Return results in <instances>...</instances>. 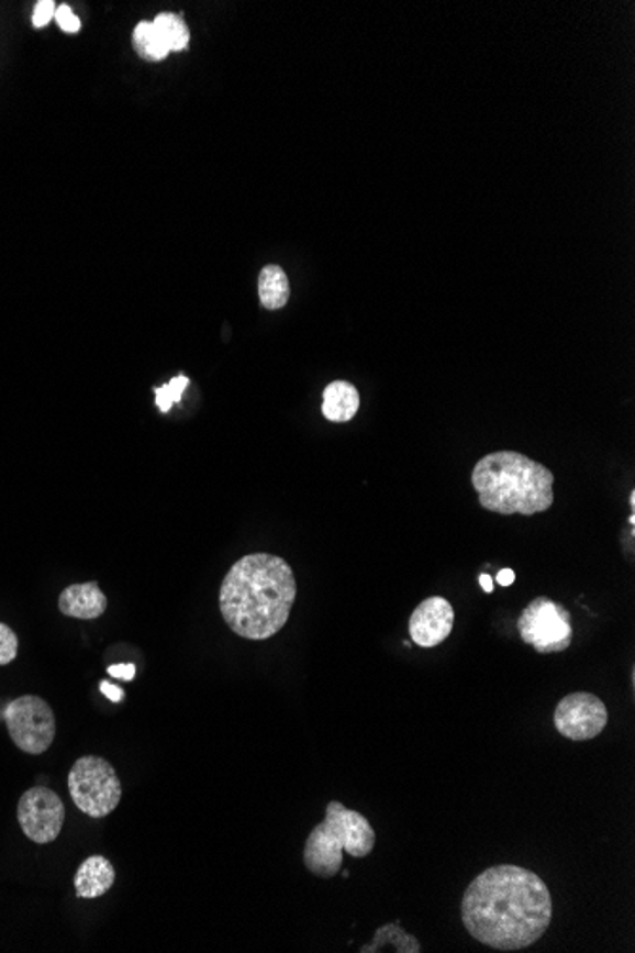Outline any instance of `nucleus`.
<instances>
[{
  "label": "nucleus",
  "mask_w": 635,
  "mask_h": 953,
  "mask_svg": "<svg viewBox=\"0 0 635 953\" xmlns=\"http://www.w3.org/2000/svg\"><path fill=\"white\" fill-rule=\"evenodd\" d=\"M468 934L486 946L517 952L543 939L552 923V895L535 872L501 864L472 879L460 902Z\"/></svg>",
  "instance_id": "obj_1"
},
{
  "label": "nucleus",
  "mask_w": 635,
  "mask_h": 953,
  "mask_svg": "<svg viewBox=\"0 0 635 953\" xmlns=\"http://www.w3.org/2000/svg\"><path fill=\"white\" fill-rule=\"evenodd\" d=\"M455 609L442 596H432L421 601L410 617L411 640L424 650L444 643L453 632Z\"/></svg>",
  "instance_id": "obj_10"
},
{
  "label": "nucleus",
  "mask_w": 635,
  "mask_h": 953,
  "mask_svg": "<svg viewBox=\"0 0 635 953\" xmlns=\"http://www.w3.org/2000/svg\"><path fill=\"white\" fill-rule=\"evenodd\" d=\"M109 674H111V676H116V678H124L130 681V679H134L135 666L134 664H126V666H111V668H109Z\"/></svg>",
  "instance_id": "obj_22"
},
{
  "label": "nucleus",
  "mask_w": 635,
  "mask_h": 953,
  "mask_svg": "<svg viewBox=\"0 0 635 953\" xmlns=\"http://www.w3.org/2000/svg\"><path fill=\"white\" fill-rule=\"evenodd\" d=\"M8 734L18 749L41 756L56 739V716L46 700L36 695H23L4 710Z\"/></svg>",
  "instance_id": "obj_7"
},
{
  "label": "nucleus",
  "mask_w": 635,
  "mask_h": 953,
  "mask_svg": "<svg viewBox=\"0 0 635 953\" xmlns=\"http://www.w3.org/2000/svg\"><path fill=\"white\" fill-rule=\"evenodd\" d=\"M57 606L65 617L93 621L105 613L109 601L105 594L101 592L98 583L90 580V583H80L65 588L64 592L59 594Z\"/></svg>",
  "instance_id": "obj_11"
},
{
  "label": "nucleus",
  "mask_w": 635,
  "mask_h": 953,
  "mask_svg": "<svg viewBox=\"0 0 635 953\" xmlns=\"http://www.w3.org/2000/svg\"><path fill=\"white\" fill-rule=\"evenodd\" d=\"M375 843L377 833L369 820L333 799L325 807V819L304 841V866L312 876L332 879L343 868V851L353 858H366L374 853Z\"/></svg>",
  "instance_id": "obj_4"
},
{
  "label": "nucleus",
  "mask_w": 635,
  "mask_h": 953,
  "mask_svg": "<svg viewBox=\"0 0 635 953\" xmlns=\"http://www.w3.org/2000/svg\"><path fill=\"white\" fill-rule=\"evenodd\" d=\"M480 583L481 588H483L486 592H493V580H491V577H489V575H486V573H483V575H480Z\"/></svg>",
  "instance_id": "obj_25"
},
{
  "label": "nucleus",
  "mask_w": 635,
  "mask_h": 953,
  "mask_svg": "<svg viewBox=\"0 0 635 953\" xmlns=\"http://www.w3.org/2000/svg\"><path fill=\"white\" fill-rule=\"evenodd\" d=\"M189 383H191L189 381V377L177 375V377H174L168 385H164L160 389H155L156 406H158V410L168 413V411L174 408V403L181 400V396H183L185 389L189 387Z\"/></svg>",
  "instance_id": "obj_18"
},
{
  "label": "nucleus",
  "mask_w": 635,
  "mask_h": 953,
  "mask_svg": "<svg viewBox=\"0 0 635 953\" xmlns=\"http://www.w3.org/2000/svg\"><path fill=\"white\" fill-rule=\"evenodd\" d=\"M517 632L523 642L541 655L569 650L572 643L571 613L550 598H535L517 617Z\"/></svg>",
  "instance_id": "obj_6"
},
{
  "label": "nucleus",
  "mask_w": 635,
  "mask_h": 953,
  "mask_svg": "<svg viewBox=\"0 0 635 953\" xmlns=\"http://www.w3.org/2000/svg\"><path fill=\"white\" fill-rule=\"evenodd\" d=\"M134 48L147 62H160L170 52L164 46L153 22H142L134 29Z\"/></svg>",
  "instance_id": "obj_17"
},
{
  "label": "nucleus",
  "mask_w": 635,
  "mask_h": 953,
  "mask_svg": "<svg viewBox=\"0 0 635 953\" xmlns=\"http://www.w3.org/2000/svg\"><path fill=\"white\" fill-rule=\"evenodd\" d=\"M18 650H20V642L14 630L0 622V666H7L15 661Z\"/></svg>",
  "instance_id": "obj_19"
},
{
  "label": "nucleus",
  "mask_w": 635,
  "mask_h": 953,
  "mask_svg": "<svg viewBox=\"0 0 635 953\" xmlns=\"http://www.w3.org/2000/svg\"><path fill=\"white\" fill-rule=\"evenodd\" d=\"M385 942H390V944H394L396 952H421V944H419V940L413 939L411 934H408V932L403 931L402 927L398 926V923H389V926L381 927L379 931L375 932L374 942H371L369 946L364 948V950H361V953L381 952V948Z\"/></svg>",
  "instance_id": "obj_16"
},
{
  "label": "nucleus",
  "mask_w": 635,
  "mask_h": 953,
  "mask_svg": "<svg viewBox=\"0 0 635 953\" xmlns=\"http://www.w3.org/2000/svg\"><path fill=\"white\" fill-rule=\"evenodd\" d=\"M116 872L109 858L101 855L88 856L75 874V890L78 898L103 897L113 887Z\"/></svg>",
  "instance_id": "obj_12"
},
{
  "label": "nucleus",
  "mask_w": 635,
  "mask_h": 953,
  "mask_svg": "<svg viewBox=\"0 0 635 953\" xmlns=\"http://www.w3.org/2000/svg\"><path fill=\"white\" fill-rule=\"evenodd\" d=\"M56 2H52V0H41L35 8V14H33V25L36 29L46 27L52 20H54V15H56Z\"/></svg>",
  "instance_id": "obj_21"
},
{
  "label": "nucleus",
  "mask_w": 635,
  "mask_h": 953,
  "mask_svg": "<svg viewBox=\"0 0 635 953\" xmlns=\"http://www.w3.org/2000/svg\"><path fill=\"white\" fill-rule=\"evenodd\" d=\"M514 580L515 573L512 572V569H509V567H506V569H502V572H499V575H497V583H499V585H502V587H510V585H512Z\"/></svg>",
  "instance_id": "obj_24"
},
{
  "label": "nucleus",
  "mask_w": 635,
  "mask_h": 953,
  "mask_svg": "<svg viewBox=\"0 0 635 953\" xmlns=\"http://www.w3.org/2000/svg\"><path fill=\"white\" fill-rule=\"evenodd\" d=\"M101 689L105 692L109 699L114 700V702H119V700L124 699V692L119 689V687H114L111 684H101Z\"/></svg>",
  "instance_id": "obj_23"
},
{
  "label": "nucleus",
  "mask_w": 635,
  "mask_h": 953,
  "mask_svg": "<svg viewBox=\"0 0 635 953\" xmlns=\"http://www.w3.org/2000/svg\"><path fill=\"white\" fill-rule=\"evenodd\" d=\"M54 18H56L59 29L65 31V33H78L80 31V20H78L77 15L73 14L71 8L67 7V4L57 7Z\"/></svg>",
  "instance_id": "obj_20"
},
{
  "label": "nucleus",
  "mask_w": 635,
  "mask_h": 953,
  "mask_svg": "<svg viewBox=\"0 0 635 953\" xmlns=\"http://www.w3.org/2000/svg\"><path fill=\"white\" fill-rule=\"evenodd\" d=\"M259 301L267 311H278L290 299V280L282 267L267 265L257 280Z\"/></svg>",
  "instance_id": "obj_14"
},
{
  "label": "nucleus",
  "mask_w": 635,
  "mask_h": 953,
  "mask_svg": "<svg viewBox=\"0 0 635 953\" xmlns=\"http://www.w3.org/2000/svg\"><path fill=\"white\" fill-rule=\"evenodd\" d=\"M296 598L291 565L275 554L255 552L238 559L226 573L221 583L220 609L234 634L263 642L286 627Z\"/></svg>",
  "instance_id": "obj_2"
},
{
  "label": "nucleus",
  "mask_w": 635,
  "mask_h": 953,
  "mask_svg": "<svg viewBox=\"0 0 635 953\" xmlns=\"http://www.w3.org/2000/svg\"><path fill=\"white\" fill-rule=\"evenodd\" d=\"M605 702L593 692L577 691L559 700L554 712V725L569 741H592L608 728Z\"/></svg>",
  "instance_id": "obj_9"
},
{
  "label": "nucleus",
  "mask_w": 635,
  "mask_h": 953,
  "mask_svg": "<svg viewBox=\"0 0 635 953\" xmlns=\"http://www.w3.org/2000/svg\"><path fill=\"white\" fill-rule=\"evenodd\" d=\"M360 410V392L346 381H333L325 387L322 413L327 421L346 423Z\"/></svg>",
  "instance_id": "obj_13"
},
{
  "label": "nucleus",
  "mask_w": 635,
  "mask_h": 953,
  "mask_svg": "<svg viewBox=\"0 0 635 953\" xmlns=\"http://www.w3.org/2000/svg\"><path fill=\"white\" fill-rule=\"evenodd\" d=\"M554 480L548 466L506 450L481 457L472 470L481 509L502 516L546 512L554 505Z\"/></svg>",
  "instance_id": "obj_3"
},
{
  "label": "nucleus",
  "mask_w": 635,
  "mask_h": 953,
  "mask_svg": "<svg viewBox=\"0 0 635 953\" xmlns=\"http://www.w3.org/2000/svg\"><path fill=\"white\" fill-rule=\"evenodd\" d=\"M67 786L73 804L92 819H105L121 804V778L105 757H78L69 771Z\"/></svg>",
  "instance_id": "obj_5"
},
{
  "label": "nucleus",
  "mask_w": 635,
  "mask_h": 953,
  "mask_svg": "<svg viewBox=\"0 0 635 953\" xmlns=\"http://www.w3.org/2000/svg\"><path fill=\"white\" fill-rule=\"evenodd\" d=\"M18 822L23 833L36 845L52 843L64 830V801L46 786H33L20 798Z\"/></svg>",
  "instance_id": "obj_8"
},
{
  "label": "nucleus",
  "mask_w": 635,
  "mask_h": 953,
  "mask_svg": "<svg viewBox=\"0 0 635 953\" xmlns=\"http://www.w3.org/2000/svg\"><path fill=\"white\" fill-rule=\"evenodd\" d=\"M153 25H155L156 33L160 36V41L168 48V52H181L189 46L191 33H189L187 23L183 22V15L166 12V14L158 15Z\"/></svg>",
  "instance_id": "obj_15"
}]
</instances>
